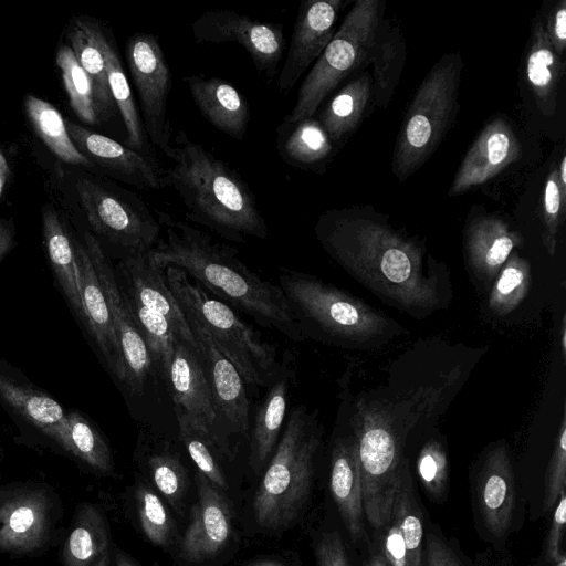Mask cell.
Wrapping results in <instances>:
<instances>
[{
	"mask_svg": "<svg viewBox=\"0 0 566 566\" xmlns=\"http://www.w3.org/2000/svg\"><path fill=\"white\" fill-rule=\"evenodd\" d=\"M483 352L440 338L419 339L384 369L349 405V427L358 446L364 513L385 527L409 438L433 427L469 378Z\"/></svg>",
	"mask_w": 566,
	"mask_h": 566,
	"instance_id": "1",
	"label": "cell"
},
{
	"mask_svg": "<svg viewBox=\"0 0 566 566\" xmlns=\"http://www.w3.org/2000/svg\"><path fill=\"white\" fill-rule=\"evenodd\" d=\"M314 232L327 255L382 303L417 319L450 305L453 293L446 263L373 207L326 210Z\"/></svg>",
	"mask_w": 566,
	"mask_h": 566,
	"instance_id": "2",
	"label": "cell"
},
{
	"mask_svg": "<svg viewBox=\"0 0 566 566\" xmlns=\"http://www.w3.org/2000/svg\"><path fill=\"white\" fill-rule=\"evenodd\" d=\"M156 216L165 238L147 253L153 264L164 270L177 266L216 298L262 326L293 342L305 340L280 286L250 270L233 247L167 212L156 209Z\"/></svg>",
	"mask_w": 566,
	"mask_h": 566,
	"instance_id": "3",
	"label": "cell"
},
{
	"mask_svg": "<svg viewBox=\"0 0 566 566\" xmlns=\"http://www.w3.org/2000/svg\"><path fill=\"white\" fill-rule=\"evenodd\" d=\"M167 157L174 165L164 172V187L174 189L189 220L237 243L268 238V226L253 192L227 163L182 130Z\"/></svg>",
	"mask_w": 566,
	"mask_h": 566,
	"instance_id": "4",
	"label": "cell"
},
{
	"mask_svg": "<svg viewBox=\"0 0 566 566\" xmlns=\"http://www.w3.org/2000/svg\"><path fill=\"white\" fill-rule=\"evenodd\" d=\"M279 286L305 339L375 349L403 332L381 311L315 275L281 268Z\"/></svg>",
	"mask_w": 566,
	"mask_h": 566,
	"instance_id": "5",
	"label": "cell"
},
{
	"mask_svg": "<svg viewBox=\"0 0 566 566\" xmlns=\"http://www.w3.org/2000/svg\"><path fill=\"white\" fill-rule=\"evenodd\" d=\"M322 432L316 415L298 405L291 410L253 500V514L264 530L290 527L312 490Z\"/></svg>",
	"mask_w": 566,
	"mask_h": 566,
	"instance_id": "6",
	"label": "cell"
},
{
	"mask_svg": "<svg viewBox=\"0 0 566 566\" xmlns=\"http://www.w3.org/2000/svg\"><path fill=\"white\" fill-rule=\"evenodd\" d=\"M166 282L181 308L193 313L218 349L234 365L247 387L258 391L280 376L276 348L265 342L226 303L210 296L181 269L169 265Z\"/></svg>",
	"mask_w": 566,
	"mask_h": 566,
	"instance_id": "7",
	"label": "cell"
},
{
	"mask_svg": "<svg viewBox=\"0 0 566 566\" xmlns=\"http://www.w3.org/2000/svg\"><path fill=\"white\" fill-rule=\"evenodd\" d=\"M463 62L458 53L443 55L422 80L401 122L391 169L399 181L416 172L452 128L460 105Z\"/></svg>",
	"mask_w": 566,
	"mask_h": 566,
	"instance_id": "8",
	"label": "cell"
},
{
	"mask_svg": "<svg viewBox=\"0 0 566 566\" xmlns=\"http://www.w3.org/2000/svg\"><path fill=\"white\" fill-rule=\"evenodd\" d=\"M382 0H357L332 40L302 82L295 104L283 118L285 125L313 117L323 99L349 74L369 63Z\"/></svg>",
	"mask_w": 566,
	"mask_h": 566,
	"instance_id": "9",
	"label": "cell"
},
{
	"mask_svg": "<svg viewBox=\"0 0 566 566\" xmlns=\"http://www.w3.org/2000/svg\"><path fill=\"white\" fill-rule=\"evenodd\" d=\"M62 515L59 496L46 484L0 486V554L38 556L53 545Z\"/></svg>",
	"mask_w": 566,
	"mask_h": 566,
	"instance_id": "10",
	"label": "cell"
},
{
	"mask_svg": "<svg viewBox=\"0 0 566 566\" xmlns=\"http://www.w3.org/2000/svg\"><path fill=\"white\" fill-rule=\"evenodd\" d=\"M76 190L93 230L125 255L147 254L159 240L161 227L139 197L86 177L76 180Z\"/></svg>",
	"mask_w": 566,
	"mask_h": 566,
	"instance_id": "11",
	"label": "cell"
},
{
	"mask_svg": "<svg viewBox=\"0 0 566 566\" xmlns=\"http://www.w3.org/2000/svg\"><path fill=\"white\" fill-rule=\"evenodd\" d=\"M127 66L138 95L142 122L150 145L166 156L171 149V127L167 102L171 72L156 35L135 33L126 42Z\"/></svg>",
	"mask_w": 566,
	"mask_h": 566,
	"instance_id": "12",
	"label": "cell"
},
{
	"mask_svg": "<svg viewBox=\"0 0 566 566\" xmlns=\"http://www.w3.org/2000/svg\"><path fill=\"white\" fill-rule=\"evenodd\" d=\"M193 334L217 416L218 438L229 452V434L247 437L250 430V401L247 386L234 365L218 349L200 319L181 308Z\"/></svg>",
	"mask_w": 566,
	"mask_h": 566,
	"instance_id": "13",
	"label": "cell"
},
{
	"mask_svg": "<svg viewBox=\"0 0 566 566\" xmlns=\"http://www.w3.org/2000/svg\"><path fill=\"white\" fill-rule=\"evenodd\" d=\"M197 43H239L256 71L271 82L277 73L284 50L281 24L254 20L228 9L209 10L191 24Z\"/></svg>",
	"mask_w": 566,
	"mask_h": 566,
	"instance_id": "14",
	"label": "cell"
},
{
	"mask_svg": "<svg viewBox=\"0 0 566 566\" xmlns=\"http://www.w3.org/2000/svg\"><path fill=\"white\" fill-rule=\"evenodd\" d=\"M84 245L108 304L125 363L126 388L134 395H140L154 365L147 345L138 331L115 270L101 242L91 232H85Z\"/></svg>",
	"mask_w": 566,
	"mask_h": 566,
	"instance_id": "15",
	"label": "cell"
},
{
	"mask_svg": "<svg viewBox=\"0 0 566 566\" xmlns=\"http://www.w3.org/2000/svg\"><path fill=\"white\" fill-rule=\"evenodd\" d=\"M345 3L343 0L302 1L287 55L279 74L277 87L281 96L293 88L325 50L336 32V22Z\"/></svg>",
	"mask_w": 566,
	"mask_h": 566,
	"instance_id": "16",
	"label": "cell"
},
{
	"mask_svg": "<svg viewBox=\"0 0 566 566\" xmlns=\"http://www.w3.org/2000/svg\"><path fill=\"white\" fill-rule=\"evenodd\" d=\"M76 148L95 166L142 190L164 187V172L153 154L140 153L78 124L65 122Z\"/></svg>",
	"mask_w": 566,
	"mask_h": 566,
	"instance_id": "17",
	"label": "cell"
},
{
	"mask_svg": "<svg viewBox=\"0 0 566 566\" xmlns=\"http://www.w3.org/2000/svg\"><path fill=\"white\" fill-rule=\"evenodd\" d=\"M197 501L179 546L180 557L191 564L219 555L232 535V515L222 490L200 472L195 476Z\"/></svg>",
	"mask_w": 566,
	"mask_h": 566,
	"instance_id": "18",
	"label": "cell"
},
{
	"mask_svg": "<svg viewBox=\"0 0 566 566\" xmlns=\"http://www.w3.org/2000/svg\"><path fill=\"white\" fill-rule=\"evenodd\" d=\"M523 244V235L502 218L475 216L468 220L463 232L468 271L479 285L489 291L509 256Z\"/></svg>",
	"mask_w": 566,
	"mask_h": 566,
	"instance_id": "19",
	"label": "cell"
},
{
	"mask_svg": "<svg viewBox=\"0 0 566 566\" xmlns=\"http://www.w3.org/2000/svg\"><path fill=\"white\" fill-rule=\"evenodd\" d=\"M165 380L170 390L174 408L184 411L208 431L227 455L228 451L218 438L211 390L198 352L179 336H176L174 342L171 363Z\"/></svg>",
	"mask_w": 566,
	"mask_h": 566,
	"instance_id": "20",
	"label": "cell"
},
{
	"mask_svg": "<svg viewBox=\"0 0 566 566\" xmlns=\"http://www.w3.org/2000/svg\"><path fill=\"white\" fill-rule=\"evenodd\" d=\"M521 155V145L511 125L497 117L488 123L467 151L449 189L458 196L495 177Z\"/></svg>",
	"mask_w": 566,
	"mask_h": 566,
	"instance_id": "21",
	"label": "cell"
},
{
	"mask_svg": "<svg viewBox=\"0 0 566 566\" xmlns=\"http://www.w3.org/2000/svg\"><path fill=\"white\" fill-rule=\"evenodd\" d=\"M122 289L147 308L163 315L176 334L198 352L184 311L170 291L165 270L153 264L147 254L124 255L118 265Z\"/></svg>",
	"mask_w": 566,
	"mask_h": 566,
	"instance_id": "22",
	"label": "cell"
},
{
	"mask_svg": "<svg viewBox=\"0 0 566 566\" xmlns=\"http://www.w3.org/2000/svg\"><path fill=\"white\" fill-rule=\"evenodd\" d=\"M80 270L84 323L108 369L126 387V368L111 312L97 274L84 244L74 240Z\"/></svg>",
	"mask_w": 566,
	"mask_h": 566,
	"instance_id": "23",
	"label": "cell"
},
{
	"mask_svg": "<svg viewBox=\"0 0 566 566\" xmlns=\"http://www.w3.org/2000/svg\"><path fill=\"white\" fill-rule=\"evenodd\" d=\"M478 500L490 533L500 537L510 527L515 507L514 471L504 442L492 447L479 474Z\"/></svg>",
	"mask_w": 566,
	"mask_h": 566,
	"instance_id": "24",
	"label": "cell"
},
{
	"mask_svg": "<svg viewBox=\"0 0 566 566\" xmlns=\"http://www.w3.org/2000/svg\"><path fill=\"white\" fill-rule=\"evenodd\" d=\"M329 489L352 539H364L366 531L358 446L352 433L334 441Z\"/></svg>",
	"mask_w": 566,
	"mask_h": 566,
	"instance_id": "25",
	"label": "cell"
},
{
	"mask_svg": "<svg viewBox=\"0 0 566 566\" xmlns=\"http://www.w3.org/2000/svg\"><path fill=\"white\" fill-rule=\"evenodd\" d=\"M184 81L202 116L223 134L243 140L250 112L237 87L216 76L190 75Z\"/></svg>",
	"mask_w": 566,
	"mask_h": 566,
	"instance_id": "26",
	"label": "cell"
},
{
	"mask_svg": "<svg viewBox=\"0 0 566 566\" xmlns=\"http://www.w3.org/2000/svg\"><path fill=\"white\" fill-rule=\"evenodd\" d=\"M61 562L62 566H111L107 523L95 505H77L63 543Z\"/></svg>",
	"mask_w": 566,
	"mask_h": 566,
	"instance_id": "27",
	"label": "cell"
},
{
	"mask_svg": "<svg viewBox=\"0 0 566 566\" xmlns=\"http://www.w3.org/2000/svg\"><path fill=\"white\" fill-rule=\"evenodd\" d=\"M406 56L407 46L398 20L384 15L376 30L369 59L374 106L386 108L389 105Z\"/></svg>",
	"mask_w": 566,
	"mask_h": 566,
	"instance_id": "28",
	"label": "cell"
},
{
	"mask_svg": "<svg viewBox=\"0 0 566 566\" xmlns=\"http://www.w3.org/2000/svg\"><path fill=\"white\" fill-rule=\"evenodd\" d=\"M563 73L562 56L554 51L548 40L543 18L536 17L525 55V77L537 107L545 116L555 113Z\"/></svg>",
	"mask_w": 566,
	"mask_h": 566,
	"instance_id": "29",
	"label": "cell"
},
{
	"mask_svg": "<svg viewBox=\"0 0 566 566\" xmlns=\"http://www.w3.org/2000/svg\"><path fill=\"white\" fill-rule=\"evenodd\" d=\"M45 436L97 474L114 473L112 450L98 429L82 413L66 412L64 420Z\"/></svg>",
	"mask_w": 566,
	"mask_h": 566,
	"instance_id": "30",
	"label": "cell"
},
{
	"mask_svg": "<svg viewBox=\"0 0 566 566\" xmlns=\"http://www.w3.org/2000/svg\"><path fill=\"white\" fill-rule=\"evenodd\" d=\"M290 381L280 376L262 399L253 418L250 432L249 463L255 473L269 463L281 437L289 405Z\"/></svg>",
	"mask_w": 566,
	"mask_h": 566,
	"instance_id": "31",
	"label": "cell"
},
{
	"mask_svg": "<svg viewBox=\"0 0 566 566\" xmlns=\"http://www.w3.org/2000/svg\"><path fill=\"white\" fill-rule=\"evenodd\" d=\"M43 239L55 279L73 312L84 322L80 270L74 240L71 239L56 211L42 213Z\"/></svg>",
	"mask_w": 566,
	"mask_h": 566,
	"instance_id": "32",
	"label": "cell"
},
{
	"mask_svg": "<svg viewBox=\"0 0 566 566\" xmlns=\"http://www.w3.org/2000/svg\"><path fill=\"white\" fill-rule=\"evenodd\" d=\"M370 105L371 76L364 72L339 90L319 115L318 122L333 145L344 143L357 129Z\"/></svg>",
	"mask_w": 566,
	"mask_h": 566,
	"instance_id": "33",
	"label": "cell"
},
{
	"mask_svg": "<svg viewBox=\"0 0 566 566\" xmlns=\"http://www.w3.org/2000/svg\"><path fill=\"white\" fill-rule=\"evenodd\" d=\"M99 27L87 19H77L70 33L71 49L87 74L93 90L97 117L107 119L115 111L111 95L104 55L98 43Z\"/></svg>",
	"mask_w": 566,
	"mask_h": 566,
	"instance_id": "34",
	"label": "cell"
},
{
	"mask_svg": "<svg viewBox=\"0 0 566 566\" xmlns=\"http://www.w3.org/2000/svg\"><path fill=\"white\" fill-rule=\"evenodd\" d=\"M0 401L46 434L65 418L63 407L32 384L0 373Z\"/></svg>",
	"mask_w": 566,
	"mask_h": 566,
	"instance_id": "35",
	"label": "cell"
},
{
	"mask_svg": "<svg viewBox=\"0 0 566 566\" xmlns=\"http://www.w3.org/2000/svg\"><path fill=\"white\" fill-rule=\"evenodd\" d=\"M97 38L105 60L111 95L126 127L127 146L140 153L153 154L120 59L101 28Z\"/></svg>",
	"mask_w": 566,
	"mask_h": 566,
	"instance_id": "36",
	"label": "cell"
},
{
	"mask_svg": "<svg viewBox=\"0 0 566 566\" xmlns=\"http://www.w3.org/2000/svg\"><path fill=\"white\" fill-rule=\"evenodd\" d=\"M280 136L279 151L285 163L301 169H316L331 157L334 150L328 135L318 119H302L291 125Z\"/></svg>",
	"mask_w": 566,
	"mask_h": 566,
	"instance_id": "37",
	"label": "cell"
},
{
	"mask_svg": "<svg viewBox=\"0 0 566 566\" xmlns=\"http://www.w3.org/2000/svg\"><path fill=\"white\" fill-rule=\"evenodd\" d=\"M24 108L35 133L57 158L72 165L94 167L73 144L62 115L52 104L28 94Z\"/></svg>",
	"mask_w": 566,
	"mask_h": 566,
	"instance_id": "38",
	"label": "cell"
},
{
	"mask_svg": "<svg viewBox=\"0 0 566 566\" xmlns=\"http://www.w3.org/2000/svg\"><path fill=\"white\" fill-rule=\"evenodd\" d=\"M532 284L530 262L512 252L496 274L488 295V308L495 315H507L517 308Z\"/></svg>",
	"mask_w": 566,
	"mask_h": 566,
	"instance_id": "39",
	"label": "cell"
},
{
	"mask_svg": "<svg viewBox=\"0 0 566 566\" xmlns=\"http://www.w3.org/2000/svg\"><path fill=\"white\" fill-rule=\"evenodd\" d=\"M390 518L396 521L403 536L409 566H421L423 538L421 511L416 500L407 459L401 467Z\"/></svg>",
	"mask_w": 566,
	"mask_h": 566,
	"instance_id": "40",
	"label": "cell"
},
{
	"mask_svg": "<svg viewBox=\"0 0 566 566\" xmlns=\"http://www.w3.org/2000/svg\"><path fill=\"white\" fill-rule=\"evenodd\" d=\"M179 438L198 471L220 490H226L228 483L220 467L218 455H224L223 450L214 438L196 423L188 415L175 409Z\"/></svg>",
	"mask_w": 566,
	"mask_h": 566,
	"instance_id": "41",
	"label": "cell"
},
{
	"mask_svg": "<svg viewBox=\"0 0 566 566\" xmlns=\"http://www.w3.org/2000/svg\"><path fill=\"white\" fill-rule=\"evenodd\" d=\"M124 294L153 364L166 379L174 353V342L178 335L163 315L147 308L125 291Z\"/></svg>",
	"mask_w": 566,
	"mask_h": 566,
	"instance_id": "42",
	"label": "cell"
},
{
	"mask_svg": "<svg viewBox=\"0 0 566 566\" xmlns=\"http://www.w3.org/2000/svg\"><path fill=\"white\" fill-rule=\"evenodd\" d=\"M56 64L61 70L70 105L75 114L86 124H98L91 81L71 46L62 45L59 49Z\"/></svg>",
	"mask_w": 566,
	"mask_h": 566,
	"instance_id": "43",
	"label": "cell"
},
{
	"mask_svg": "<svg viewBox=\"0 0 566 566\" xmlns=\"http://www.w3.org/2000/svg\"><path fill=\"white\" fill-rule=\"evenodd\" d=\"M140 527L157 546H167L174 535V520L159 496L147 485L138 484L135 492Z\"/></svg>",
	"mask_w": 566,
	"mask_h": 566,
	"instance_id": "44",
	"label": "cell"
},
{
	"mask_svg": "<svg viewBox=\"0 0 566 566\" xmlns=\"http://www.w3.org/2000/svg\"><path fill=\"white\" fill-rule=\"evenodd\" d=\"M147 465L155 486L177 512H181L188 488L182 463L175 454L158 452L149 457Z\"/></svg>",
	"mask_w": 566,
	"mask_h": 566,
	"instance_id": "45",
	"label": "cell"
},
{
	"mask_svg": "<svg viewBox=\"0 0 566 566\" xmlns=\"http://www.w3.org/2000/svg\"><path fill=\"white\" fill-rule=\"evenodd\" d=\"M566 209V186L558 178L557 166L547 175L542 199L543 244L553 256L557 244V234L563 224Z\"/></svg>",
	"mask_w": 566,
	"mask_h": 566,
	"instance_id": "46",
	"label": "cell"
},
{
	"mask_svg": "<svg viewBox=\"0 0 566 566\" xmlns=\"http://www.w3.org/2000/svg\"><path fill=\"white\" fill-rule=\"evenodd\" d=\"M417 472L429 494L440 496L444 492L449 463L446 448L440 439L430 438L421 447L417 458Z\"/></svg>",
	"mask_w": 566,
	"mask_h": 566,
	"instance_id": "47",
	"label": "cell"
},
{
	"mask_svg": "<svg viewBox=\"0 0 566 566\" xmlns=\"http://www.w3.org/2000/svg\"><path fill=\"white\" fill-rule=\"evenodd\" d=\"M566 485V415L563 412L544 481L545 512L552 511Z\"/></svg>",
	"mask_w": 566,
	"mask_h": 566,
	"instance_id": "48",
	"label": "cell"
},
{
	"mask_svg": "<svg viewBox=\"0 0 566 566\" xmlns=\"http://www.w3.org/2000/svg\"><path fill=\"white\" fill-rule=\"evenodd\" d=\"M554 515L547 535L546 555L553 566H566L565 555L562 551V539L566 523V494L560 492L554 507Z\"/></svg>",
	"mask_w": 566,
	"mask_h": 566,
	"instance_id": "49",
	"label": "cell"
},
{
	"mask_svg": "<svg viewBox=\"0 0 566 566\" xmlns=\"http://www.w3.org/2000/svg\"><path fill=\"white\" fill-rule=\"evenodd\" d=\"M315 566H352L340 535L324 533L315 546Z\"/></svg>",
	"mask_w": 566,
	"mask_h": 566,
	"instance_id": "50",
	"label": "cell"
},
{
	"mask_svg": "<svg viewBox=\"0 0 566 566\" xmlns=\"http://www.w3.org/2000/svg\"><path fill=\"white\" fill-rule=\"evenodd\" d=\"M385 527L381 555L390 566H409L406 543L398 524L390 518Z\"/></svg>",
	"mask_w": 566,
	"mask_h": 566,
	"instance_id": "51",
	"label": "cell"
},
{
	"mask_svg": "<svg viewBox=\"0 0 566 566\" xmlns=\"http://www.w3.org/2000/svg\"><path fill=\"white\" fill-rule=\"evenodd\" d=\"M544 28L554 51L562 56L566 49V0L554 4L546 15Z\"/></svg>",
	"mask_w": 566,
	"mask_h": 566,
	"instance_id": "52",
	"label": "cell"
},
{
	"mask_svg": "<svg viewBox=\"0 0 566 566\" xmlns=\"http://www.w3.org/2000/svg\"><path fill=\"white\" fill-rule=\"evenodd\" d=\"M426 557L427 566H461L454 553L432 533L427 537Z\"/></svg>",
	"mask_w": 566,
	"mask_h": 566,
	"instance_id": "53",
	"label": "cell"
},
{
	"mask_svg": "<svg viewBox=\"0 0 566 566\" xmlns=\"http://www.w3.org/2000/svg\"><path fill=\"white\" fill-rule=\"evenodd\" d=\"M14 234L12 227L6 222L0 221V261L11 250L14 242Z\"/></svg>",
	"mask_w": 566,
	"mask_h": 566,
	"instance_id": "54",
	"label": "cell"
},
{
	"mask_svg": "<svg viewBox=\"0 0 566 566\" xmlns=\"http://www.w3.org/2000/svg\"><path fill=\"white\" fill-rule=\"evenodd\" d=\"M9 177V165L7 163V159L0 151V197L3 192V189L6 187L7 180Z\"/></svg>",
	"mask_w": 566,
	"mask_h": 566,
	"instance_id": "55",
	"label": "cell"
},
{
	"mask_svg": "<svg viewBox=\"0 0 566 566\" xmlns=\"http://www.w3.org/2000/svg\"><path fill=\"white\" fill-rule=\"evenodd\" d=\"M115 566H137L126 554L117 552L115 554Z\"/></svg>",
	"mask_w": 566,
	"mask_h": 566,
	"instance_id": "56",
	"label": "cell"
},
{
	"mask_svg": "<svg viewBox=\"0 0 566 566\" xmlns=\"http://www.w3.org/2000/svg\"><path fill=\"white\" fill-rule=\"evenodd\" d=\"M366 566H390L381 554L373 555Z\"/></svg>",
	"mask_w": 566,
	"mask_h": 566,
	"instance_id": "57",
	"label": "cell"
},
{
	"mask_svg": "<svg viewBox=\"0 0 566 566\" xmlns=\"http://www.w3.org/2000/svg\"><path fill=\"white\" fill-rule=\"evenodd\" d=\"M560 352L562 356L565 357L566 355V323H565V316L562 319L560 324Z\"/></svg>",
	"mask_w": 566,
	"mask_h": 566,
	"instance_id": "58",
	"label": "cell"
},
{
	"mask_svg": "<svg viewBox=\"0 0 566 566\" xmlns=\"http://www.w3.org/2000/svg\"><path fill=\"white\" fill-rule=\"evenodd\" d=\"M247 566H285L284 564L273 559H260L248 564Z\"/></svg>",
	"mask_w": 566,
	"mask_h": 566,
	"instance_id": "59",
	"label": "cell"
}]
</instances>
